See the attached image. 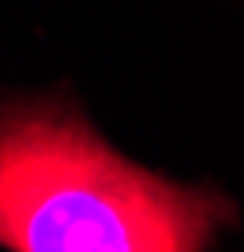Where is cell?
I'll list each match as a JSON object with an SVG mask.
<instances>
[{"mask_svg":"<svg viewBox=\"0 0 244 252\" xmlns=\"http://www.w3.org/2000/svg\"><path fill=\"white\" fill-rule=\"evenodd\" d=\"M228 204L152 176L60 112H0V244L20 252H188Z\"/></svg>","mask_w":244,"mask_h":252,"instance_id":"obj_1","label":"cell"}]
</instances>
